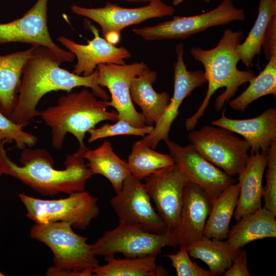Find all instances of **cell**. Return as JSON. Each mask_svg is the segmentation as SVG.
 I'll return each mask as SVG.
<instances>
[{"mask_svg": "<svg viewBox=\"0 0 276 276\" xmlns=\"http://www.w3.org/2000/svg\"><path fill=\"white\" fill-rule=\"evenodd\" d=\"M240 189L239 182L233 183L213 201L203 236L218 240L226 239L230 222L237 204Z\"/></svg>", "mask_w": 276, "mask_h": 276, "instance_id": "25", "label": "cell"}, {"mask_svg": "<svg viewBox=\"0 0 276 276\" xmlns=\"http://www.w3.org/2000/svg\"><path fill=\"white\" fill-rule=\"evenodd\" d=\"M224 276H250L247 268V252L241 249L236 256L231 266L223 273Z\"/></svg>", "mask_w": 276, "mask_h": 276, "instance_id": "36", "label": "cell"}, {"mask_svg": "<svg viewBox=\"0 0 276 276\" xmlns=\"http://www.w3.org/2000/svg\"><path fill=\"white\" fill-rule=\"evenodd\" d=\"M154 128L152 125H146L143 127H136L123 120H118L113 124H104L99 128L90 129L88 133L90 136L89 143L103 138L121 135H132L145 136Z\"/></svg>", "mask_w": 276, "mask_h": 276, "instance_id": "31", "label": "cell"}, {"mask_svg": "<svg viewBox=\"0 0 276 276\" xmlns=\"http://www.w3.org/2000/svg\"><path fill=\"white\" fill-rule=\"evenodd\" d=\"M179 247L177 252L165 255L170 260L177 276H213L209 270L203 269L191 260L185 246Z\"/></svg>", "mask_w": 276, "mask_h": 276, "instance_id": "34", "label": "cell"}, {"mask_svg": "<svg viewBox=\"0 0 276 276\" xmlns=\"http://www.w3.org/2000/svg\"><path fill=\"white\" fill-rule=\"evenodd\" d=\"M32 238L42 242L52 251L54 266L45 273L51 276H91L99 265L88 238L77 234L71 225L63 221L35 223L31 228Z\"/></svg>", "mask_w": 276, "mask_h": 276, "instance_id": "5", "label": "cell"}, {"mask_svg": "<svg viewBox=\"0 0 276 276\" xmlns=\"http://www.w3.org/2000/svg\"><path fill=\"white\" fill-rule=\"evenodd\" d=\"M5 274H4L2 272L0 271V276H4Z\"/></svg>", "mask_w": 276, "mask_h": 276, "instance_id": "40", "label": "cell"}, {"mask_svg": "<svg viewBox=\"0 0 276 276\" xmlns=\"http://www.w3.org/2000/svg\"><path fill=\"white\" fill-rule=\"evenodd\" d=\"M176 61L173 64L174 91L172 97L152 131L139 140L152 149H155L161 141L169 139L171 127L179 114V108L184 100L196 88L207 82L204 72L187 70L183 59L184 45L180 43L175 47Z\"/></svg>", "mask_w": 276, "mask_h": 276, "instance_id": "16", "label": "cell"}, {"mask_svg": "<svg viewBox=\"0 0 276 276\" xmlns=\"http://www.w3.org/2000/svg\"><path fill=\"white\" fill-rule=\"evenodd\" d=\"M213 201L196 184L188 181L178 227L175 233L178 245L187 246L203 236Z\"/></svg>", "mask_w": 276, "mask_h": 276, "instance_id": "18", "label": "cell"}, {"mask_svg": "<svg viewBox=\"0 0 276 276\" xmlns=\"http://www.w3.org/2000/svg\"><path fill=\"white\" fill-rule=\"evenodd\" d=\"M49 0H37L33 7L19 18L5 24L0 23V44L21 42L32 46L48 48L62 62H72L75 55L55 43L48 27Z\"/></svg>", "mask_w": 276, "mask_h": 276, "instance_id": "10", "label": "cell"}, {"mask_svg": "<svg viewBox=\"0 0 276 276\" xmlns=\"http://www.w3.org/2000/svg\"><path fill=\"white\" fill-rule=\"evenodd\" d=\"M248 82L246 89L235 99L229 101L230 107L236 111H244L252 102L267 95L276 97V54L258 76Z\"/></svg>", "mask_w": 276, "mask_h": 276, "instance_id": "29", "label": "cell"}, {"mask_svg": "<svg viewBox=\"0 0 276 276\" xmlns=\"http://www.w3.org/2000/svg\"><path fill=\"white\" fill-rule=\"evenodd\" d=\"M81 156L87 160L86 166L93 175L100 174L111 183L116 193L122 189L125 178L131 174L127 162L120 158L113 151L108 141L94 150H79Z\"/></svg>", "mask_w": 276, "mask_h": 276, "instance_id": "24", "label": "cell"}, {"mask_svg": "<svg viewBox=\"0 0 276 276\" xmlns=\"http://www.w3.org/2000/svg\"><path fill=\"white\" fill-rule=\"evenodd\" d=\"M84 27L94 36L93 39L87 40L86 44L78 43L63 36L57 38V40L77 58V61L72 72L74 74L87 76L95 72L99 64H124L125 60L131 57V53L126 48L116 47L101 37L95 25L85 20Z\"/></svg>", "mask_w": 276, "mask_h": 276, "instance_id": "17", "label": "cell"}, {"mask_svg": "<svg viewBox=\"0 0 276 276\" xmlns=\"http://www.w3.org/2000/svg\"><path fill=\"white\" fill-rule=\"evenodd\" d=\"M150 199L144 183L131 174L110 202L119 222L135 225L150 233H165L167 226L152 206Z\"/></svg>", "mask_w": 276, "mask_h": 276, "instance_id": "11", "label": "cell"}, {"mask_svg": "<svg viewBox=\"0 0 276 276\" xmlns=\"http://www.w3.org/2000/svg\"><path fill=\"white\" fill-rule=\"evenodd\" d=\"M61 62L48 48L34 46L22 70V79L15 106L8 118L14 123L27 125L40 114L36 108L40 99L52 91L70 93L77 87L90 88L97 97L105 101L110 98L97 83L96 69L87 76L78 75L60 67Z\"/></svg>", "mask_w": 276, "mask_h": 276, "instance_id": "1", "label": "cell"}, {"mask_svg": "<svg viewBox=\"0 0 276 276\" xmlns=\"http://www.w3.org/2000/svg\"><path fill=\"white\" fill-rule=\"evenodd\" d=\"M109 43L115 45L119 42L120 39V33L117 32H110L104 37Z\"/></svg>", "mask_w": 276, "mask_h": 276, "instance_id": "37", "label": "cell"}, {"mask_svg": "<svg viewBox=\"0 0 276 276\" xmlns=\"http://www.w3.org/2000/svg\"><path fill=\"white\" fill-rule=\"evenodd\" d=\"M275 15L276 0H260L255 22L244 41L240 43L236 49L240 60L247 68L253 66L252 61L255 56L260 54L267 27Z\"/></svg>", "mask_w": 276, "mask_h": 276, "instance_id": "28", "label": "cell"}, {"mask_svg": "<svg viewBox=\"0 0 276 276\" xmlns=\"http://www.w3.org/2000/svg\"><path fill=\"white\" fill-rule=\"evenodd\" d=\"M188 137L204 158L231 177L243 171L250 155L248 143L222 127L206 125L190 131Z\"/></svg>", "mask_w": 276, "mask_h": 276, "instance_id": "6", "label": "cell"}, {"mask_svg": "<svg viewBox=\"0 0 276 276\" xmlns=\"http://www.w3.org/2000/svg\"><path fill=\"white\" fill-rule=\"evenodd\" d=\"M243 37L242 31L226 29L217 45L212 49L203 50L199 47L191 49V56L203 65L208 87L198 110L186 120L185 124L187 131L194 130L217 90L225 88L224 91L215 100V109L220 111L234 96L240 86L256 76L254 72L250 69L242 71L237 67L240 59L236 49Z\"/></svg>", "mask_w": 276, "mask_h": 276, "instance_id": "3", "label": "cell"}, {"mask_svg": "<svg viewBox=\"0 0 276 276\" xmlns=\"http://www.w3.org/2000/svg\"><path fill=\"white\" fill-rule=\"evenodd\" d=\"M157 76V72L148 67L133 78L130 84L131 100L141 108L146 125L157 124L170 100L167 91L158 93L154 89L152 84L156 81Z\"/></svg>", "mask_w": 276, "mask_h": 276, "instance_id": "21", "label": "cell"}, {"mask_svg": "<svg viewBox=\"0 0 276 276\" xmlns=\"http://www.w3.org/2000/svg\"><path fill=\"white\" fill-rule=\"evenodd\" d=\"M148 67L144 61L130 64L102 63L97 65V83L106 87L111 95L109 106L117 112L118 120L126 121L132 125L143 127L145 121L143 114L135 109L130 95L131 80Z\"/></svg>", "mask_w": 276, "mask_h": 276, "instance_id": "12", "label": "cell"}, {"mask_svg": "<svg viewBox=\"0 0 276 276\" xmlns=\"http://www.w3.org/2000/svg\"><path fill=\"white\" fill-rule=\"evenodd\" d=\"M166 246H178L175 233H150L139 226L122 222H119L114 229L106 231L95 243L90 244L96 256L121 254L125 258L159 255L162 248Z\"/></svg>", "mask_w": 276, "mask_h": 276, "instance_id": "8", "label": "cell"}, {"mask_svg": "<svg viewBox=\"0 0 276 276\" xmlns=\"http://www.w3.org/2000/svg\"><path fill=\"white\" fill-rule=\"evenodd\" d=\"M267 157L266 183L263 187V208L276 216V142L265 153Z\"/></svg>", "mask_w": 276, "mask_h": 276, "instance_id": "33", "label": "cell"}, {"mask_svg": "<svg viewBox=\"0 0 276 276\" xmlns=\"http://www.w3.org/2000/svg\"><path fill=\"white\" fill-rule=\"evenodd\" d=\"M127 164L131 174L142 180L174 162L169 154L159 153L138 141L132 146Z\"/></svg>", "mask_w": 276, "mask_h": 276, "instance_id": "30", "label": "cell"}, {"mask_svg": "<svg viewBox=\"0 0 276 276\" xmlns=\"http://www.w3.org/2000/svg\"><path fill=\"white\" fill-rule=\"evenodd\" d=\"M6 142L0 141V172L15 178L41 195L84 191L87 180L93 176L79 150L66 156L64 169L57 170L47 150L26 148L19 159L22 165L19 166L7 156L4 148Z\"/></svg>", "mask_w": 276, "mask_h": 276, "instance_id": "2", "label": "cell"}, {"mask_svg": "<svg viewBox=\"0 0 276 276\" xmlns=\"http://www.w3.org/2000/svg\"><path fill=\"white\" fill-rule=\"evenodd\" d=\"M64 198L42 199L24 193L19 197L27 210V217L35 223L63 221L85 229L100 213L98 199L85 190L68 194Z\"/></svg>", "mask_w": 276, "mask_h": 276, "instance_id": "7", "label": "cell"}, {"mask_svg": "<svg viewBox=\"0 0 276 276\" xmlns=\"http://www.w3.org/2000/svg\"><path fill=\"white\" fill-rule=\"evenodd\" d=\"M174 164L189 181L202 189L213 201L236 180L204 158L190 144L181 146L165 141Z\"/></svg>", "mask_w": 276, "mask_h": 276, "instance_id": "15", "label": "cell"}, {"mask_svg": "<svg viewBox=\"0 0 276 276\" xmlns=\"http://www.w3.org/2000/svg\"><path fill=\"white\" fill-rule=\"evenodd\" d=\"M244 9L236 8L232 0H223L207 12L191 16H174L171 20L153 26L132 29L136 35L147 41L185 39L190 36L234 21H244Z\"/></svg>", "mask_w": 276, "mask_h": 276, "instance_id": "9", "label": "cell"}, {"mask_svg": "<svg viewBox=\"0 0 276 276\" xmlns=\"http://www.w3.org/2000/svg\"><path fill=\"white\" fill-rule=\"evenodd\" d=\"M129 3H149L150 0H123Z\"/></svg>", "mask_w": 276, "mask_h": 276, "instance_id": "39", "label": "cell"}, {"mask_svg": "<svg viewBox=\"0 0 276 276\" xmlns=\"http://www.w3.org/2000/svg\"><path fill=\"white\" fill-rule=\"evenodd\" d=\"M191 257L205 263L213 276L223 274L240 250L233 249L224 240L203 236L186 247Z\"/></svg>", "mask_w": 276, "mask_h": 276, "instance_id": "27", "label": "cell"}, {"mask_svg": "<svg viewBox=\"0 0 276 276\" xmlns=\"http://www.w3.org/2000/svg\"><path fill=\"white\" fill-rule=\"evenodd\" d=\"M185 0H173L172 4L174 6H176L180 4H181L182 2H183ZM205 3H209L211 0H203Z\"/></svg>", "mask_w": 276, "mask_h": 276, "instance_id": "38", "label": "cell"}, {"mask_svg": "<svg viewBox=\"0 0 276 276\" xmlns=\"http://www.w3.org/2000/svg\"><path fill=\"white\" fill-rule=\"evenodd\" d=\"M33 49L0 55V110L8 117L15 106L23 68Z\"/></svg>", "mask_w": 276, "mask_h": 276, "instance_id": "23", "label": "cell"}, {"mask_svg": "<svg viewBox=\"0 0 276 276\" xmlns=\"http://www.w3.org/2000/svg\"><path fill=\"white\" fill-rule=\"evenodd\" d=\"M108 101L98 100L85 88L78 92L68 93L57 100V103L40 111V116L51 129L53 147L60 150L67 133L78 140L79 150L87 148L84 143L86 132L104 121H117L116 110L109 111Z\"/></svg>", "mask_w": 276, "mask_h": 276, "instance_id": "4", "label": "cell"}, {"mask_svg": "<svg viewBox=\"0 0 276 276\" xmlns=\"http://www.w3.org/2000/svg\"><path fill=\"white\" fill-rule=\"evenodd\" d=\"M37 140V136L25 131L22 126L13 122L0 110V141L9 143L14 141L16 147L22 150L27 147H33Z\"/></svg>", "mask_w": 276, "mask_h": 276, "instance_id": "32", "label": "cell"}, {"mask_svg": "<svg viewBox=\"0 0 276 276\" xmlns=\"http://www.w3.org/2000/svg\"><path fill=\"white\" fill-rule=\"evenodd\" d=\"M275 217L263 207L245 215L229 229L225 241L233 249L239 250L252 241L275 238Z\"/></svg>", "mask_w": 276, "mask_h": 276, "instance_id": "22", "label": "cell"}, {"mask_svg": "<svg viewBox=\"0 0 276 276\" xmlns=\"http://www.w3.org/2000/svg\"><path fill=\"white\" fill-rule=\"evenodd\" d=\"M158 254L136 258H116L105 257L106 264L93 269L95 276H159L168 275L164 268L156 263Z\"/></svg>", "mask_w": 276, "mask_h": 276, "instance_id": "26", "label": "cell"}, {"mask_svg": "<svg viewBox=\"0 0 276 276\" xmlns=\"http://www.w3.org/2000/svg\"><path fill=\"white\" fill-rule=\"evenodd\" d=\"M146 5L136 8H124L107 3L102 7L89 8L76 5L71 6V11L97 23L101 29L102 37L110 32H121L131 25L139 24L146 20L172 16L175 9L162 0H150Z\"/></svg>", "mask_w": 276, "mask_h": 276, "instance_id": "13", "label": "cell"}, {"mask_svg": "<svg viewBox=\"0 0 276 276\" xmlns=\"http://www.w3.org/2000/svg\"><path fill=\"white\" fill-rule=\"evenodd\" d=\"M2 175V173L0 172V176Z\"/></svg>", "mask_w": 276, "mask_h": 276, "instance_id": "41", "label": "cell"}, {"mask_svg": "<svg viewBox=\"0 0 276 276\" xmlns=\"http://www.w3.org/2000/svg\"><path fill=\"white\" fill-rule=\"evenodd\" d=\"M267 164L265 152L250 154L246 166L238 175L240 189L234 214L237 221L245 215L253 213L262 208V179Z\"/></svg>", "mask_w": 276, "mask_h": 276, "instance_id": "20", "label": "cell"}, {"mask_svg": "<svg viewBox=\"0 0 276 276\" xmlns=\"http://www.w3.org/2000/svg\"><path fill=\"white\" fill-rule=\"evenodd\" d=\"M262 48L268 61L276 54V15L270 21L264 35Z\"/></svg>", "mask_w": 276, "mask_h": 276, "instance_id": "35", "label": "cell"}, {"mask_svg": "<svg viewBox=\"0 0 276 276\" xmlns=\"http://www.w3.org/2000/svg\"><path fill=\"white\" fill-rule=\"evenodd\" d=\"M214 126L226 128L242 136L250 146V154L266 152L271 144L276 142V109L271 107L260 115L247 119H232L225 114L212 121Z\"/></svg>", "mask_w": 276, "mask_h": 276, "instance_id": "19", "label": "cell"}, {"mask_svg": "<svg viewBox=\"0 0 276 276\" xmlns=\"http://www.w3.org/2000/svg\"><path fill=\"white\" fill-rule=\"evenodd\" d=\"M145 189L167 226L175 233L180 221L187 178L174 164L144 178Z\"/></svg>", "mask_w": 276, "mask_h": 276, "instance_id": "14", "label": "cell"}]
</instances>
